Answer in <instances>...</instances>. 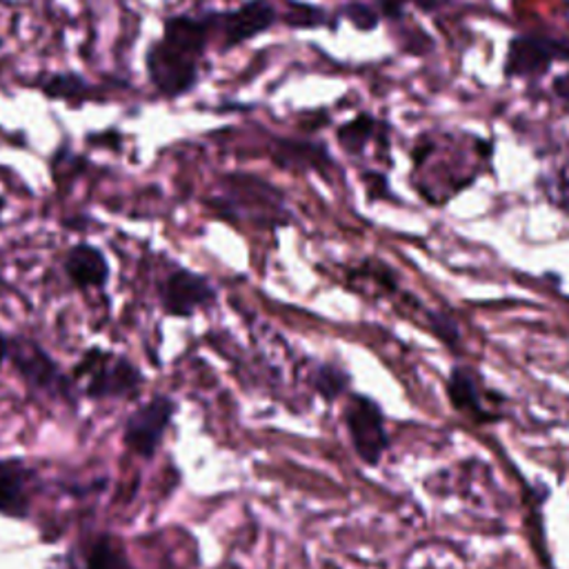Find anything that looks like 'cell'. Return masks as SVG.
<instances>
[{"label":"cell","instance_id":"277c9868","mask_svg":"<svg viewBox=\"0 0 569 569\" xmlns=\"http://www.w3.org/2000/svg\"><path fill=\"white\" fill-rule=\"evenodd\" d=\"M174 410L176 405L165 397H156L143 405L125 425V445H130L141 456H154L174 416Z\"/></svg>","mask_w":569,"mask_h":569},{"label":"cell","instance_id":"7c38bea8","mask_svg":"<svg viewBox=\"0 0 569 569\" xmlns=\"http://www.w3.org/2000/svg\"><path fill=\"white\" fill-rule=\"evenodd\" d=\"M447 392H449V401L456 410L469 414L471 419H477V421H490L492 419V414L483 408L479 383H477V378H473L471 371H467L462 367H456L449 376Z\"/></svg>","mask_w":569,"mask_h":569},{"label":"cell","instance_id":"7a4b0ae2","mask_svg":"<svg viewBox=\"0 0 569 569\" xmlns=\"http://www.w3.org/2000/svg\"><path fill=\"white\" fill-rule=\"evenodd\" d=\"M345 423L358 456L367 465H376L381 460L390 443L381 408L367 397H352L345 412Z\"/></svg>","mask_w":569,"mask_h":569},{"label":"cell","instance_id":"2e32d148","mask_svg":"<svg viewBox=\"0 0 569 569\" xmlns=\"http://www.w3.org/2000/svg\"><path fill=\"white\" fill-rule=\"evenodd\" d=\"M43 91L56 101H76L87 93V85L76 74H54L43 80Z\"/></svg>","mask_w":569,"mask_h":569},{"label":"cell","instance_id":"5bb4252c","mask_svg":"<svg viewBox=\"0 0 569 569\" xmlns=\"http://www.w3.org/2000/svg\"><path fill=\"white\" fill-rule=\"evenodd\" d=\"M87 569H134L121 549V545L105 536L101 540L93 543L89 558H87Z\"/></svg>","mask_w":569,"mask_h":569},{"label":"cell","instance_id":"8992f818","mask_svg":"<svg viewBox=\"0 0 569 569\" xmlns=\"http://www.w3.org/2000/svg\"><path fill=\"white\" fill-rule=\"evenodd\" d=\"M556 56H569L565 45L538 38V36H516L507 49L505 74L507 76H538L545 74Z\"/></svg>","mask_w":569,"mask_h":569},{"label":"cell","instance_id":"9a60e30c","mask_svg":"<svg viewBox=\"0 0 569 569\" xmlns=\"http://www.w3.org/2000/svg\"><path fill=\"white\" fill-rule=\"evenodd\" d=\"M338 143L349 152V154H360L365 149V145L371 141L373 136V121L367 114H360L358 119L345 123L338 130Z\"/></svg>","mask_w":569,"mask_h":569},{"label":"cell","instance_id":"ba28073f","mask_svg":"<svg viewBox=\"0 0 569 569\" xmlns=\"http://www.w3.org/2000/svg\"><path fill=\"white\" fill-rule=\"evenodd\" d=\"M32 471L19 460H0V512L25 518L30 512Z\"/></svg>","mask_w":569,"mask_h":569},{"label":"cell","instance_id":"cb8c5ba5","mask_svg":"<svg viewBox=\"0 0 569 569\" xmlns=\"http://www.w3.org/2000/svg\"><path fill=\"white\" fill-rule=\"evenodd\" d=\"M3 208H5V201H3V199H0V212H3Z\"/></svg>","mask_w":569,"mask_h":569},{"label":"cell","instance_id":"d6986e66","mask_svg":"<svg viewBox=\"0 0 569 569\" xmlns=\"http://www.w3.org/2000/svg\"><path fill=\"white\" fill-rule=\"evenodd\" d=\"M345 16L354 23V27L358 30H373L378 25V16L373 14V10L365 8V5H347L345 8Z\"/></svg>","mask_w":569,"mask_h":569},{"label":"cell","instance_id":"ac0fdd59","mask_svg":"<svg viewBox=\"0 0 569 569\" xmlns=\"http://www.w3.org/2000/svg\"><path fill=\"white\" fill-rule=\"evenodd\" d=\"M323 21H325L323 12L319 8H310V5H297L288 14V23L294 27H316Z\"/></svg>","mask_w":569,"mask_h":569},{"label":"cell","instance_id":"7402d4cb","mask_svg":"<svg viewBox=\"0 0 569 569\" xmlns=\"http://www.w3.org/2000/svg\"><path fill=\"white\" fill-rule=\"evenodd\" d=\"M554 91H556V97H558L560 101L569 103V71L562 74V76H558V78L554 80Z\"/></svg>","mask_w":569,"mask_h":569},{"label":"cell","instance_id":"4fadbf2b","mask_svg":"<svg viewBox=\"0 0 569 569\" xmlns=\"http://www.w3.org/2000/svg\"><path fill=\"white\" fill-rule=\"evenodd\" d=\"M276 158L282 167H292V165H303V167H323L327 163L325 149L312 143H280Z\"/></svg>","mask_w":569,"mask_h":569},{"label":"cell","instance_id":"6da1fadb","mask_svg":"<svg viewBox=\"0 0 569 569\" xmlns=\"http://www.w3.org/2000/svg\"><path fill=\"white\" fill-rule=\"evenodd\" d=\"M76 378L85 381V394L91 399L125 397L141 386V373L130 360L101 349H91L78 362Z\"/></svg>","mask_w":569,"mask_h":569},{"label":"cell","instance_id":"3957f363","mask_svg":"<svg viewBox=\"0 0 569 569\" xmlns=\"http://www.w3.org/2000/svg\"><path fill=\"white\" fill-rule=\"evenodd\" d=\"M147 71L165 97H180V93L192 89L199 78L194 58L169 49L165 43H156L147 52Z\"/></svg>","mask_w":569,"mask_h":569},{"label":"cell","instance_id":"603a6c76","mask_svg":"<svg viewBox=\"0 0 569 569\" xmlns=\"http://www.w3.org/2000/svg\"><path fill=\"white\" fill-rule=\"evenodd\" d=\"M8 356H10V343L3 334H0V362H3Z\"/></svg>","mask_w":569,"mask_h":569},{"label":"cell","instance_id":"52a82bcc","mask_svg":"<svg viewBox=\"0 0 569 569\" xmlns=\"http://www.w3.org/2000/svg\"><path fill=\"white\" fill-rule=\"evenodd\" d=\"M10 354L19 371L34 388L49 392H60L65 388V378L60 376L56 362L36 343L25 338L10 343Z\"/></svg>","mask_w":569,"mask_h":569},{"label":"cell","instance_id":"8fae6325","mask_svg":"<svg viewBox=\"0 0 569 569\" xmlns=\"http://www.w3.org/2000/svg\"><path fill=\"white\" fill-rule=\"evenodd\" d=\"M169 49L187 56L197 58L205 52L208 43V27L201 21H194L189 16H174L165 23V41Z\"/></svg>","mask_w":569,"mask_h":569},{"label":"cell","instance_id":"9c48e42d","mask_svg":"<svg viewBox=\"0 0 569 569\" xmlns=\"http://www.w3.org/2000/svg\"><path fill=\"white\" fill-rule=\"evenodd\" d=\"M276 21V12L265 0H249L241 10L225 19V43L238 45L263 32H267Z\"/></svg>","mask_w":569,"mask_h":569},{"label":"cell","instance_id":"44dd1931","mask_svg":"<svg viewBox=\"0 0 569 569\" xmlns=\"http://www.w3.org/2000/svg\"><path fill=\"white\" fill-rule=\"evenodd\" d=\"M405 3H416V5L425 8V10H429V8H434L436 0H383L386 14H388V16H399Z\"/></svg>","mask_w":569,"mask_h":569},{"label":"cell","instance_id":"30bf717a","mask_svg":"<svg viewBox=\"0 0 569 569\" xmlns=\"http://www.w3.org/2000/svg\"><path fill=\"white\" fill-rule=\"evenodd\" d=\"M67 274L78 288H103L110 278L105 256L91 245H76L67 256Z\"/></svg>","mask_w":569,"mask_h":569},{"label":"cell","instance_id":"e0dca14e","mask_svg":"<svg viewBox=\"0 0 569 569\" xmlns=\"http://www.w3.org/2000/svg\"><path fill=\"white\" fill-rule=\"evenodd\" d=\"M312 383L321 397L334 401L336 397H341L345 392L347 376L332 365H321L312 376Z\"/></svg>","mask_w":569,"mask_h":569},{"label":"cell","instance_id":"ffe728a7","mask_svg":"<svg viewBox=\"0 0 569 569\" xmlns=\"http://www.w3.org/2000/svg\"><path fill=\"white\" fill-rule=\"evenodd\" d=\"M432 327H434V332H436L447 345H456V343H458L456 323L449 321L447 316H443V314H432Z\"/></svg>","mask_w":569,"mask_h":569},{"label":"cell","instance_id":"5b68a950","mask_svg":"<svg viewBox=\"0 0 569 569\" xmlns=\"http://www.w3.org/2000/svg\"><path fill=\"white\" fill-rule=\"evenodd\" d=\"M214 297L216 292L208 278L187 269L171 274L160 290L163 308L171 316H192L199 308L210 305Z\"/></svg>","mask_w":569,"mask_h":569}]
</instances>
